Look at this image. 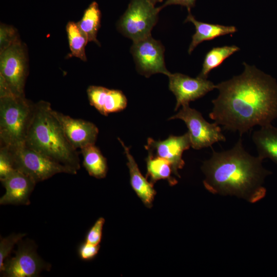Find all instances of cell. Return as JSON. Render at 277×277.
Masks as SVG:
<instances>
[{"instance_id":"cell-26","label":"cell","mask_w":277,"mask_h":277,"mask_svg":"<svg viewBox=\"0 0 277 277\" xmlns=\"http://www.w3.org/2000/svg\"><path fill=\"white\" fill-rule=\"evenodd\" d=\"M15 170L10 152L7 146L0 148V180Z\"/></svg>"},{"instance_id":"cell-16","label":"cell","mask_w":277,"mask_h":277,"mask_svg":"<svg viewBox=\"0 0 277 277\" xmlns=\"http://www.w3.org/2000/svg\"><path fill=\"white\" fill-rule=\"evenodd\" d=\"M118 140L124 148L127 159V165L129 170L130 185L144 205L150 208L152 206L156 193L153 188V184L142 174L135 161L130 152L129 148L125 145L120 138H118Z\"/></svg>"},{"instance_id":"cell-5","label":"cell","mask_w":277,"mask_h":277,"mask_svg":"<svg viewBox=\"0 0 277 277\" xmlns=\"http://www.w3.org/2000/svg\"><path fill=\"white\" fill-rule=\"evenodd\" d=\"M7 147L11 155L14 169L30 176L36 183L58 173L75 174L77 173L28 147L25 143L14 147Z\"/></svg>"},{"instance_id":"cell-25","label":"cell","mask_w":277,"mask_h":277,"mask_svg":"<svg viewBox=\"0 0 277 277\" xmlns=\"http://www.w3.org/2000/svg\"><path fill=\"white\" fill-rule=\"evenodd\" d=\"M21 40L17 29L11 25L1 23L0 26V52Z\"/></svg>"},{"instance_id":"cell-17","label":"cell","mask_w":277,"mask_h":277,"mask_svg":"<svg viewBox=\"0 0 277 277\" xmlns=\"http://www.w3.org/2000/svg\"><path fill=\"white\" fill-rule=\"evenodd\" d=\"M185 22L192 23L195 28V32L192 36V41L188 50L189 54H191L195 48L203 41L213 39L219 36L232 34L236 31L234 26L198 21L191 14L190 11H188V15Z\"/></svg>"},{"instance_id":"cell-30","label":"cell","mask_w":277,"mask_h":277,"mask_svg":"<svg viewBox=\"0 0 277 277\" xmlns=\"http://www.w3.org/2000/svg\"><path fill=\"white\" fill-rule=\"evenodd\" d=\"M148 1L154 6L157 3H161L163 1V0H148Z\"/></svg>"},{"instance_id":"cell-10","label":"cell","mask_w":277,"mask_h":277,"mask_svg":"<svg viewBox=\"0 0 277 277\" xmlns=\"http://www.w3.org/2000/svg\"><path fill=\"white\" fill-rule=\"evenodd\" d=\"M50 267L37 254L34 244L21 240L15 255L5 261L1 274L6 277H36Z\"/></svg>"},{"instance_id":"cell-3","label":"cell","mask_w":277,"mask_h":277,"mask_svg":"<svg viewBox=\"0 0 277 277\" xmlns=\"http://www.w3.org/2000/svg\"><path fill=\"white\" fill-rule=\"evenodd\" d=\"M25 144L76 171L80 168L77 149L66 137L51 104L47 101L34 103Z\"/></svg>"},{"instance_id":"cell-4","label":"cell","mask_w":277,"mask_h":277,"mask_svg":"<svg viewBox=\"0 0 277 277\" xmlns=\"http://www.w3.org/2000/svg\"><path fill=\"white\" fill-rule=\"evenodd\" d=\"M34 105L25 96L0 97L1 146L14 147L25 143Z\"/></svg>"},{"instance_id":"cell-15","label":"cell","mask_w":277,"mask_h":277,"mask_svg":"<svg viewBox=\"0 0 277 277\" xmlns=\"http://www.w3.org/2000/svg\"><path fill=\"white\" fill-rule=\"evenodd\" d=\"M87 93L90 104L105 116L121 111L127 107V98L121 90L90 86Z\"/></svg>"},{"instance_id":"cell-13","label":"cell","mask_w":277,"mask_h":277,"mask_svg":"<svg viewBox=\"0 0 277 277\" xmlns=\"http://www.w3.org/2000/svg\"><path fill=\"white\" fill-rule=\"evenodd\" d=\"M53 112L66 137L74 148L81 149L95 144L98 133L95 125L82 119L73 118L55 110Z\"/></svg>"},{"instance_id":"cell-19","label":"cell","mask_w":277,"mask_h":277,"mask_svg":"<svg viewBox=\"0 0 277 277\" xmlns=\"http://www.w3.org/2000/svg\"><path fill=\"white\" fill-rule=\"evenodd\" d=\"M81 150L83 157V165L88 174L98 179L105 177L108 171L107 162L100 149L94 144Z\"/></svg>"},{"instance_id":"cell-23","label":"cell","mask_w":277,"mask_h":277,"mask_svg":"<svg viewBox=\"0 0 277 277\" xmlns=\"http://www.w3.org/2000/svg\"><path fill=\"white\" fill-rule=\"evenodd\" d=\"M239 50V47L235 45L213 48L206 54L198 76L207 78L212 70L219 67L227 58Z\"/></svg>"},{"instance_id":"cell-24","label":"cell","mask_w":277,"mask_h":277,"mask_svg":"<svg viewBox=\"0 0 277 277\" xmlns=\"http://www.w3.org/2000/svg\"><path fill=\"white\" fill-rule=\"evenodd\" d=\"M26 233H12L6 238H1L0 241V272L4 266L6 259L12 250L14 245L18 244L26 236Z\"/></svg>"},{"instance_id":"cell-22","label":"cell","mask_w":277,"mask_h":277,"mask_svg":"<svg viewBox=\"0 0 277 277\" xmlns=\"http://www.w3.org/2000/svg\"><path fill=\"white\" fill-rule=\"evenodd\" d=\"M70 53L68 57H76L85 62L87 57L85 48L89 42L84 32L81 30L77 23L69 22L66 26Z\"/></svg>"},{"instance_id":"cell-21","label":"cell","mask_w":277,"mask_h":277,"mask_svg":"<svg viewBox=\"0 0 277 277\" xmlns=\"http://www.w3.org/2000/svg\"><path fill=\"white\" fill-rule=\"evenodd\" d=\"M101 12L97 2H92L85 10L81 19L77 24L87 36L88 42H93L99 46L97 34L101 27Z\"/></svg>"},{"instance_id":"cell-2","label":"cell","mask_w":277,"mask_h":277,"mask_svg":"<svg viewBox=\"0 0 277 277\" xmlns=\"http://www.w3.org/2000/svg\"><path fill=\"white\" fill-rule=\"evenodd\" d=\"M263 160L253 156L244 148L240 137L230 149L216 152L204 162L205 188L213 194L234 195L254 203L266 194L263 186L271 171L263 166Z\"/></svg>"},{"instance_id":"cell-9","label":"cell","mask_w":277,"mask_h":277,"mask_svg":"<svg viewBox=\"0 0 277 277\" xmlns=\"http://www.w3.org/2000/svg\"><path fill=\"white\" fill-rule=\"evenodd\" d=\"M164 51L162 44L151 35L133 42L130 49L137 71L146 77L158 73L171 74L165 66Z\"/></svg>"},{"instance_id":"cell-6","label":"cell","mask_w":277,"mask_h":277,"mask_svg":"<svg viewBox=\"0 0 277 277\" xmlns=\"http://www.w3.org/2000/svg\"><path fill=\"white\" fill-rule=\"evenodd\" d=\"M28 65L27 48L21 40L0 52V82L14 95L25 96Z\"/></svg>"},{"instance_id":"cell-20","label":"cell","mask_w":277,"mask_h":277,"mask_svg":"<svg viewBox=\"0 0 277 277\" xmlns=\"http://www.w3.org/2000/svg\"><path fill=\"white\" fill-rule=\"evenodd\" d=\"M147 164V178L150 182L154 184L160 180H166L170 186L177 184V181L172 174H173L170 164L165 159L149 153L146 159Z\"/></svg>"},{"instance_id":"cell-1","label":"cell","mask_w":277,"mask_h":277,"mask_svg":"<svg viewBox=\"0 0 277 277\" xmlns=\"http://www.w3.org/2000/svg\"><path fill=\"white\" fill-rule=\"evenodd\" d=\"M243 73L216 85L210 118L223 129L240 136L277 118V82L254 66L244 63Z\"/></svg>"},{"instance_id":"cell-7","label":"cell","mask_w":277,"mask_h":277,"mask_svg":"<svg viewBox=\"0 0 277 277\" xmlns=\"http://www.w3.org/2000/svg\"><path fill=\"white\" fill-rule=\"evenodd\" d=\"M160 10L148 0H131L118 22L117 29L133 42L149 36Z\"/></svg>"},{"instance_id":"cell-28","label":"cell","mask_w":277,"mask_h":277,"mask_svg":"<svg viewBox=\"0 0 277 277\" xmlns=\"http://www.w3.org/2000/svg\"><path fill=\"white\" fill-rule=\"evenodd\" d=\"M100 248V244L94 245L84 241L78 247V255L83 261H90L95 258Z\"/></svg>"},{"instance_id":"cell-29","label":"cell","mask_w":277,"mask_h":277,"mask_svg":"<svg viewBox=\"0 0 277 277\" xmlns=\"http://www.w3.org/2000/svg\"><path fill=\"white\" fill-rule=\"evenodd\" d=\"M196 1V0H167L159 7L162 10L163 8L169 5H179L187 7L188 10L190 11L191 8L195 6Z\"/></svg>"},{"instance_id":"cell-8","label":"cell","mask_w":277,"mask_h":277,"mask_svg":"<svg viewBox=\"0 0 277 277\" xmlns=\"http://www.w3.org/2000/svg\"><path fill=\"white\" fill-rule=\"evenodd\" d=\"M172 119H180L185 122L188 129L191 147L194 149L211 147L215 143L226 141L219 125L206 121L201 113L190 108L189 104L183 105L178 113L169 118Z\"/></svg>"},{"instance_id":"cell-11","label":"cell","mask_w":277,"mask_h":277,"mask_svg":"<svg viewBox=\"0 0 277 277\" xmlns=\"http://www.w3.org/2000/svg\"><path fill=\"white\" fill-rule=\"evenodd\" d=\"M168 77L169 88L176 100L175 111L216 88L212 82L198 76L193 78L180 73H171Z\"/></svg>"},{"instance_id":"cell-27","label":"cell","mask_w":277,"mask_h":277,"mask_svg":"<svg viewBox=\"0 0 277 277\" xmlns=\"http://www.w3.org/2000/svg\"><path fill=\"white\" fill-rule=\"evenodd\" d=\"M105 220L99 217L86 233L85 241L94 245H99L102 238L103 228Z\"/></svg>"},{"instance_id":"cell-18","label":"cell","mask_w":277,"mask_h":277,"mask_svg":"<svg viewBox=\"0 0 277 277\" xmlns=\"http://www.w3.org/2000/svg\"><path fill=\"white\" fill-rule=\"evenodd\" d=\"M252 138L258 156L262 160L269 159L277 164V128L271 124L262 126L253 132Z\"/></svg>"},{"instance_id":"cell-12","label":"cell","mask_w":277,"mask_h":277,"mask_svg":"<svg viewBox=\"0 0 277 277\" xmlns=\"http://www.w3.org/2000/svg\"><path fill=\"white\" fill-rule=\"evenodd\" d=\"M191 142L188 132L181 136L170 135L164 141H155L149 137L145 147L149 153L167 160L171 165L173 173L180 177L178 170L183 168L185 162L182 159L183 153L189 149Z\"/></svg>"},{"instance_id":"cell-14","label":"cell","mask_w":277,"mask_h":277,"mask_svg":"<svg viewBox=\"0 0 277 277\" xmlns=\"http://www.w3.org/2000/svg\"><path fill=\"white\" fill-rule=\"evenodd\" d=\"M1 181L6 190L0 199L1 205L30 204V197L36 184L31 177L15 169Z\"/></svg>"}]
</instances>
